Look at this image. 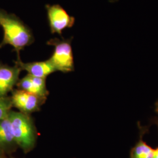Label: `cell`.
I'll return each instance as SVG.
<instances>
[{"label": "cell", "mask_w": 158, "mask_h": 158, "mask_svg": "<svg viewBox=\"0 0 158 158\" xmlns=\"http://www.w3.org/2000/svg\"><path fill=\"white\" fill-rule=\"evenodd\" d=\"M46 10L51 32L62 35L65 29L72 28L75 23V18L70 16L66 10L58 4L46 5Z\"/></svg>", "instance_id": "cell-5"}, {"label": "cell", "mask_w": 158, "mask_h": 158, "mask_svg": "<svg viewBox=\"0 0 158 158\" xmlns=\"http://www.w3.org/2000/svg\"><path fill=\"white\" fill-rule=\"evenodd\" d=\"M21 72L16 64L11 66L0 62V97L8 96V94L14 90Z\"/></svg>", "instance_id": "cell-6"}, {"label": "cell", "mask_w": 158, "mask_h": 158, "mask_svg": "<svg viewBox=\"0 0 158 158\" xmlns=\"http://www.w3.org/2000/svg\"><path fill=\"white\" fill-rule=\"evenodd\" d=\"M12 131L18 148L25 153L32 151L36 146L37 131L31 115L11 110L8 114Z\"/></svg>", "instance_id": "cell-2"}, {"label": "cell", "mask_w": 158, "mask_h": 158, "mask_svg": "<svg viewBox=\"0 0 158 158\" xmlns=\"http://www.w3.org/2000/svg\"><path fill=\"white\" fill-rule=\"evenodd\" d=\"M14 63L22 71H26L27 74L36 77L46 79L48 76L56 72L49 59L45 61L28 63L23 62L21 59H17Z\"/></svg>", "instance_id": "cell-8"}, {"label": "cell", "mask_w": 158, "mask_h": 158, "mask_svg": "<svg viewBox=\"0 0 158 158\" xmlns=\"http://www.w3.org/2000/svg\"><path fill=\"white\" fill-rule=\"evenodd\" d=\"M18 148L8 115L6 118L0 121V149L6 155L15 152Z\"/></svg>", "instance_id": "cell-9"}, {"label": "cell", "mask_w": 158, "mask_h": 158, "mask_svg": "<svg viewBox=\"0 0 158 158\" xmlns=\"http://www.w3.org/2000/svg\"><path fill=\"white\" fill-rule=\"evenodd\" d=\"M141 129L140 139L130 152V158H152L155 149L142 139V136L147 130Z\"/></svg>", "instance_id": "cell-10"}, {"label": "cell", "mask_w": 158, "mask_h": 158, "mask_svg": "<svg viewBox=\"0 0 158 158\" xmlns=\"http://www.w3.org/2000/svg\"><path fill=\"white\" fill-rule=\"evenodd\" d=\"M46 79L27 74L18 81V89L27 91L34 95L47 99L49 92L46 87Z\"/></svg>", "instance_id": "cell-7"}, {"label": "cell", "mask_w": 158, "mask_h": 158, "mask_svg": "<svg viewBox=\"0 0 158 158\" xmlns=\"http://www.w3.org/2000/svg\"><path fill=\"white\" fill-rule=\"evenodd\" d=\"M72 38L70 39L53 38L47 42V45L54 48L49 59L56 71L69 73L74 70L73 53L72 47Z\"/></svg>", "instance_id": "cell-3"}, {"label": "cell", "mask_w": 158, "mask_h": 158, "mask_svg": "<svg viewBox=\"0 0 158 158\" xmlns=\"http://www.w3.org/2000/svg\"><path fill=\"white\" fill-rule=\"evenodd\" d=\"M152 158H158V147L155 149Z\"/></svg>", "instance_id": "cell-12"}, {"label": "cell", "mask_w": 158, "mask_h": 158, "mask_svg": "<svg viewBox=\"0 0 158 158\" xmlns=\"http://www.w3.org/2000/svg\"><path fill=\"white\" fill-rule=\"evenodd\" d=\"M11 93L10 98L12 107L16 108L19 112L28 115L40 111L41 106L46 100L45 98L18 89H14Z\"/></svg>", "instance_id": "cell-4"}, {"label": "cell", "mask_w": 158, "mask_h": 158, "mask_svg": "<svg viewBox=\"0 0 158 158\" xmlns=\"http://www.w3.org/2000/svg\"><path fill=\"white\" fill-rule=\"evenodd\" d=\"M0 26L4 32L0 49L7 45L13 47L17 54V60L21 59L20 52L34 42L31 29L15 14L0 9Z\"/></svg>", "instance_id": "cell-1"}, {"label": "cell", "mask_w": 158, "mask_h": 158, "mask_svg": "<svg viewBox=\"0 0 158 158\" xmlns=\"http://www.w3.org/2000/svg\"></svg>", "instance_id": "cell-16"}, {"label": "cell", "mask_w": 158, "mask_h": 158, "mask_svg": "<svg viewBox=\"0 0 158 158\" xmlns=\"http://www.w3.org/2000/svg\"><path fill=\"white\" fill-rule=\"evenodd\" d=\"M153 123H154L156 125V126L158 127V116L156 117H155L154 118H153L152 119Z\"/></svg>", "instance_id": "cell-14"}, {"label": "cell", "mask_w": 158, "mask_h": 158, "mask_svg": "<svg viewBox=\"0 0 158 158\" xmlns=\"http://www.w3.org/2000/svg\"><path fill=\"white\" fill-rule=\"evenodd\" d=\"M12 108V105L10 96L0 97V121L8 117Z\"/></svg>", "instance_id": "cell-11"}, {"label": "cell", "mask_w": 158, "mask_h": 158, "mask_svg": "<svg viewBox=\"0 0 158 158\" xmlns=\"http://www.w3.org/2000/svg\"><path fill=\"white\" fill-rule=\"evenodd\" d=\"M0 158H7L6 157V155L1 149H0Z\"/></svg>", "instance_id": "cell-13"}, {"label": "cell", "mask_w": 158, "mask_h": 158, "mask_svg": "<svg viewBox=\"0 0 158 158\" xmlns=\"http://www.w3.org/2000/svg\"><path fill=\"white\" fill-rule=\"evenodd\" d=\"M155 111L156 112L158 115V101L155 103Z\"/></svg>", "instance_id": "cell-15"}]
</instances>
